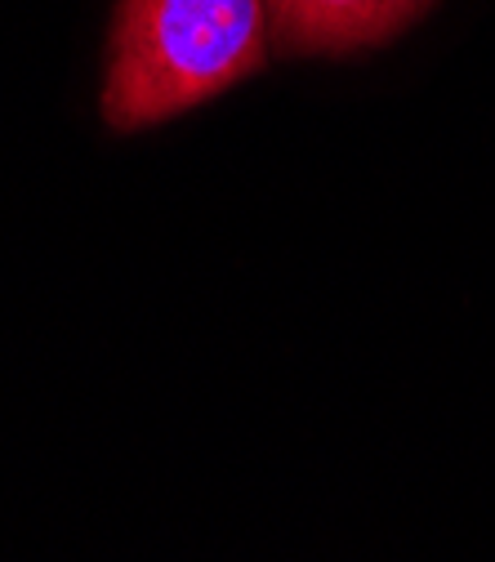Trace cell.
Here are the masks:
<instances>
[{"mask_svg":"<svg viewBox=\"0 0 495 562\" xmlns=\"http://www.w3.org/2000/svg\"><path fill=\"white\" fill-rule=\"evenodd\" d=\"M434 0H263L281 54H352L393 41Z\"/></svg>","mask_w":495,"mask_h":562,"instance_id":"obj_2","label":"cell"},{"mask_svg":"<svg viewBox=\"0 0 495 562\" xmlns=\"http://www.w3.org/2000/svg\"><path fill=\"white\" fill-rule=\"evenodd\" d=\"M263 54V0H121L103 72V121L121 134L161 125L259 72Z\"/></svg>","mask_w":495,"mask_h":562,"instance_id":"obj_1","label":"cell"}]
</instances>
